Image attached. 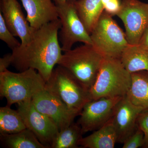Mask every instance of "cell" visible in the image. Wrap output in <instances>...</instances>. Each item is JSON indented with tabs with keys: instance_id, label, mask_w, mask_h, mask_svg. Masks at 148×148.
<instances>
[{
	"instance_id": "cell-8",
	"label": "cell",
	"mask_w": 148,
	"mask_h": 148,
	"mask_svg": "<svg viewBox=\"0 0 148 148\" xmlns=\"http://www.w3.org/2000/svg\"><path fill=\"white\" fill-rule=\"evenodd\" d=\"M17 110L27 129L47 148H50L59 132L56 125L34 106L32 100L17 104Z\"/></svg>"
},
{
	"instance_id": "cell-23",
	"label": "cell",
	"mask_w": 148,
	"mask_h": 148,
	"mask_svg": "<svg viewBox=\"0 0 148 148\" xmlns=\"http://www.w3.org/2000/svg\"><path fill=\"white\" fill-rule=\"evenodd\" d=\"M145 143V135L140 127H137L135 132L123 143V148L143 147Z\"/></svg>"
},
{
	"instance_id": "cell-20",
	"label": "cell",
	"mask_w": 148,
	"mask_h": 148,
	"mask_svg": "<svg viewBox=\"0 0 148 148\" xmlns=\"http://www.w3.org/2000/svg\"><path fill=\"white\" fill-rule=\"evenodd\" d=\"M82 130L77 123L59 131L53 139L50 148H77L82 138Z\"/></svg>"
},
{
	"instance_id": "cell-28",
	"label": "cell",
	"mask_w": 148,
	"mask_h": 148,
	"mask_svg": "<svg viewBox=\"0 0 148 148\" xmlns=\"http://www.w3.org/2000/svg\"><path fill=\"white\" fill-rule=\"evenodd\" d=\"M68 1H70V0H53V1L56 5ZM74 1H76V0H74Z\"/></svg>"
},
{
	"instance_id": "cell-21",
	"label": "cell",
	"mask_w": 148,
	"mask_h": 148,
	"mask_svg": "<svg viewBox=\"0 0 148 148\" xmlns=\"http://www.w3.org/2000/svg\"><path fill=\"white\" fill-rule=\"evenodd\" d=\"M26 128L18 111L7 106L0 108V134H14Z\"/></svg>"
},
{
	"instance_id": "cell-26",
	"label": "cell",
	"mask_w": 148,
	"mask_h": 148,
	"mask_svg": "<svg viewBox=\"0 0 148 148\" xmlns=\"http://www.w3.org/2000/svg\"><path fill=\"white\" fill-rule=\"evenodd\" d=\"M135 46L139 49L148 50V23L143 32L138 45Z\"/></svg>"
},
{
	"instance_id": "cell-16",
	"label": "cell",
	"mask_w": 148,
	"mask_h": 148,
	"mask_svg": "<svg viewBox=\"0 0 148 148\" xmlns=\"http://www.w3.org/2000/svg\"><path fill=\"white\" fill-rule=\"evenodd\" d=\"M78 14L90 34L104 11L102 0H76Z\"/></svg>"
},
{
	"instance_id": "cell-3",
	"label": "cell",
	"mask_w": 148,
	"mask_h": 148,
	"mask_svg": "<svg viewBox=\"0 0 148 148\" xmlns=\"http://www.w3.org/2000/svg\"><path fill=\"white\" fill-rule=\"evenodd\" d=\"M131 74L121 59L104 58L94 84L89 90L91 100L123 97L131 86Z\"/></svg>"
},
{
	"instance_id": "cell-7",
	"label": "cell",
	"mask_w": 148,
	"mask_h": 148,
	"mask_svg": "<svg viewBox=\"0 0 148 148\" xmlns=\"http://www.w3.org/2000/svg\"><path fill=\"white\" fill-rule=\"evenodd\" d=\"M56 5L61 24L59 35L62 51L71 50L77 42L92 45L90 35L77 12L75 1L70 0Z\"/></svg>"
},
{
	"instance_id": "cell-27",
	"label": "cell",
	"mask_w": 148,
	"mask_h": 148,
	"mask_svg": "<svg viewBox=\"0 0 148 148\" xmlns=\"http://www.w3.org/2000/svg\"><path fill=\"white\" fill-rule=\"evenodd\" d=\"M12 53H9L0 58V73L5 71L12 64Z\"/></svg>"
},
{
	"instance_id": "cell-11",
	"label": "cell",
	"mask_w": 148,
	"mask_h": 148,
	"mask_svg": "<svg viewBox=\"0 0 148 148\" xmlns=\"http://www.w3.org/2000/svg\"><path fill=\"white\" fill-rule=\"evenodd\" d=\"M32 101L38 110L56 125L59 131L69 127L81 112L69 108L45 88L34 95Z\"/></svg>"
},
{
	"instance_id": "cell-18",
	"label": "cell",
	"mask_w": 148,
	"mask_h": 148,
	"mask_svg": "<svg viewBox=\"0 0 148 148\" xmlns=\"http://www.w3.org/2000/svg\"><path fill=\"white\" fill-rule=\"evenodd\" d=\"M1 143L8 148H47L29 129L11 134H0Z\"/></svg>"
},
{
	"instance_id": "cell-13",
	"label": "cell",
	"mask_w": 148,
	"mask_h": 148,
	"mask_svg": "<svg viewBox=\"0 0 148 148\" xmlns=\"http://www.w3.org/2000/svg\"><path fill=\"white\" fill-rule=\"evenodd\" d=\"M0 9L7 26L14 36L19 37L21 44L28 42L35 29L30 26L17 0H1Z\"/></svg>"
},
{
	"instance_id": "cell-15",
	"label": "cell",
	"mask_w": 148,
	"mask_h": 148,
	"mask_svg": "<svg viewBox=\"0 0 148 148\" xmlns=\"http://www.w3.org/2000/svg\"><path fill=\"white\" fill-rule=\"evenodd\" d=\"M117 143L116 132L112 119L90 135L80 140L79 145L84 148H114Z\"/></svg>"
},
{
	"instance_id": "cell-14",
	"label": "cell",
	"mask_w": 148,
	"mask_h": 148,
	"mask_svg": "<svg viewBox=\"0 0 148 148\" xmlns=\"http://www.w3.org/2000/svg\"><path fill=\"white\" fill-rule=\"evenodd\" d=\"M30 26L38 29L58 19L57 6L53 0H21Z\"/></svg>"
},
{
	"instance_id": "cell-9",
	"label": "cell",
	"mask_w": 148,
	"mask_h": 148,
	"mask_svg": "<svg viewBox=\"0 0 148 148\" xmlns=\"http://www.w3.org/2000/svg\"><path fill=\"white\" fill-rule=\"evenodd\" d=\"M116 16L124 24L129 45H138L148 23V3L139 0H122Z\"/></svg>"
},
{
	"instance_id": "cell-2",
	"label": "cell",
	"mask_w": 148,
	"mask_h": 148,
	"mask_svg": "<svg viewBox=\"0 0 148 148\" xmlns=\"http://www.w3.org/2000/svg\"><path fill=\"white\" fill-rule=\"evenodd\" d=\"M104 58L92 45L84 44L65 51L57 65L69 71L89 91L95 82Z\"/></svg>"
},
{
	"instance_id": "cell-24",
	"label": "cell",
	"mask_w": 148,
	"mask_h": 148,
	"mask_svg": "<svg viewBox=\"0 0 148 148\" xmlns=\"http://www.w3.org/2000/svg\"><path fill=\"white\" fill-rule=\"evenodd\" d=\"M137 125L145 135V143L143 148H148V109L142 111L138 119Z\"/></svg>"
},
{
	"instance_id": "cell-12",
	"label": "cell",
	"mask_w": 148,
	"mask_h": 148,
	"mask_svg": "<svg viewBox=\"0 0 148 148\" xmlns=\"http://www.w3.org/2000/svg\"><path fill=\"white\" fill-rule=\"evenodd\" d=\"M145 110L134 105L125 95L116 105L112 118L116 132L117 143L123 144L138 127L137 121Z\"/></svg>"
},
{
	"instance_id": "cell-22",
	"label": "cell",
	"mask_w": 148,
	"mask_h": 148,
	"mask_svg": "<svg viewBox=\"0 0 148 148\" xmlns=\"http://www.w3.org/2000/svg\"><path fill=\"white\" fill-rule=\"evenodd\" d=\"M0 39L4 42L12 50L18 47L21 43L16 39L15 36L7 26L2 14L0 12Z\"/></svg>"
},
{
	"instance_id": "cell-19",
	"label": "cell",
	"mask_w": 148,
	"mask_h": 148,
	"mask_svg": "<svg viewBox=\"0 0 148 148\" xmlns=\"http://www.w3.org/2000/svg\"><path fill=\"white\" fill-rule=\"evenodd\" d=\"M121 60L130 73L148 71V50L139 49L136 46L128 45L123 52Z\"/></svg>"
},
{
	"instance_id": "cell-6",
	"label": "cell",
	"mask_w": 148,
	"mask_h": 148,
	"mask_svg": "<svg viewBox=\"0 0 148 148\" xmlns=\"http://www.w3.org/2000/svg\"><path fill=\"white\" fill-rule=\"evenodd\" d=\"M92 45L104 58H119L129 45L125 33L104 11L90 34Z\"/></svg>"
},
{
	"instance_id": "cell-10",
	"label": "cell",
	"mask_w": 148,
	"mask_h": 148,
	"mask_svg": "<svg viewBox=\"0 0 148 148\" xmlns=\"http://www.w3.org/2000/svg\"><path fill=\"white\" fill-rule=\"evenodd\" d=\"M122 97L102 98L86 103L77 122L81 127L83 134L97 130L108 122Z\"/></svg>"
},
{
	"instance_id": "cell-17",
	"label": "cell",
	"mask_w": 148,
	"mask_h": 148,
	"mask_svg": "<svg viewBox=\"0 0 148 148\" xmlns=\"http://www.w3.org/2000/svg\"><path fill=\"white\" fill-rule=\"evenodd\" d=\"M131 74V86L126 95L135 106L148 109V71H140Z\"/></svg>"
},
{
	"instance_id": "cell-25",
	"label": "cell",
	"mask_w": 148,
	"mask_h": 148,
	"mask_svg": "<svg viewBox=\"0 0 148 148\" xmlns=\"http://www.w3.org/2000/svg\"><path fill=\"white\" fill-rule=\"evenodd\" d=\"M104 11L111 16L116 15L121 8V0H102Z\"/></svg>"
},
{
	"instance_id": "cell-4",
	"label": "cell",
	"mask_w": 148,
	"mask_h": 148,
	"mask_svg": "<svg viewBox=\"0 0 148 148\" xmlns=\"http://www.w3.org/2000/svg\"><path fill=\"white\" fill-rule=\"evenodd\" d=\"M45 82L36 70L29 69L19 73L7 70L0 73V95L6 98L7 106L32 100L45 88Z\"/></svg>"
},
{
	"instance_id": "cell-5",
	"label": "cell",
	"mask_w": 148,
	"mask_h": 148,
	"mask_svg": "<svg viewBox=\"0 0 148 148\" xmlns=\"http://www.w3.org/2000/svg\"><path fill=\"white\" fill-rule=\"evenodd\" d=\"M45 89L71 108L81 112L91 101L89 91L66 69L58 65L45 83Z\"/></svg>"
},
{
	"instance_id": "cell-1",
	"label": "cell",
	"mask_w": 148,
	"mask_h": 148,
	"mask_svg": "<svg viewBox=\"0 0 148 148\" xmlns=\"http://www.w3.org/2000/svg\"><path fill=\"white\" fill-rule=\"evenodd\" d=\"M61 27L58 18L35 29L28 42L12 50L11 65L19 72L34 69L46 82L63 54L58 38Z\"/></svg>"
}]
</instances>
